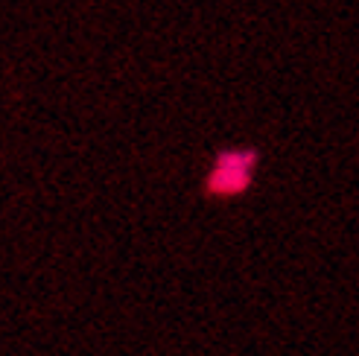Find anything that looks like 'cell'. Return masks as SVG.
Returning <instances> with one entry per match:
<instances>
[{
    "label": "cell",
    "instance_id": "1",
    "mask_svg": "<svg viewBox=\"0 0 359 356\" xmlns=\"http://www.w3.org/2000/svg\"><path fill=\"white\" fill-rule=\"evenodd\" d=\"M251 170H255V155H228V158H219V164L213 167V172L208 175L205 193L208 196H219V199L237 196V193H243L248 187Z\"/></svg>",
    "mask_w": 359,
    "mask_h": 356
}]
</instances>
